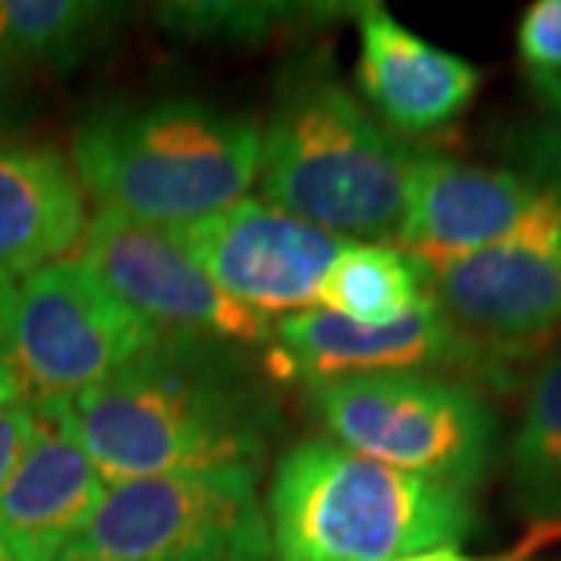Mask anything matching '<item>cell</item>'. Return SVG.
Listing matches in <instances>:
<instances>
[{
    "mask_svg": "<svg viewBox=\"0 0 561 561\" xmlns=\"http://www.w3.org/2000/svg\"><path fill=\"white\" fill-rule=\"evenodd\" d=\"M69 412L106 486L172 474L260 478L280 427L234 346L165 334Z\"/></svg>",
    "mask_w": 561,
    "mask_h": 561,
    "instance_id": "1",
    "label": "cell"
},
{
    "mask_svg": "<svg viewBox=\"0 0 561 561\" xmlns=\"http://www.w3.org/2000/svg\"><path fill=\"white\" fill-rule=\"evenodd\" d=\"M424 150L383 125L324 50L284 66L262 125L265 201L328 234L393 243Z\"/></svg>",
    "mask_w": 561,
    "mask_h": 561,
    "instance_id": "2",
    "label": "cell"
},
{
    "mask_svg": "<svg viewBox=\"0 0 561 561\" xmlns=\"http://www.w3.org/2000/svg\"><path fill=\"white\" fill-rule=\"evenodd\" d=\"M262 128L201 98L110 103L72 135V172L98 209L179 228L247 201Z\"/></svg>",
    "mask_w": 561,
    "mask_h": 561,
    "instance_id": "3",
    "label": "cell"
},
{
    "mask_svg": "<svg viewBox=\"0 0 561 561\" xmlns=\"http://www.w3.org/2000/svg\"><path fill=\"white\" fill-rule=\"evenodd\" d=\"M265 518L275 561H400L459 549L478 527L468 490L324 437L280 453Z\"/></svg>",
    "mask_w": 561,
    "mask_h": 561,
    "instance_id": "4",
    "label": "cell"
},
{
    "mask_svg": "<svg viewBox=\"0 0 561 561\" xmlns=\"http://www.w3.org/2000/svg\"><path fill=\"white\" fill-rule=\"evenodd\" d=\"M309 409L331 440L419 478L474 490L496 456L500 424L471 383L383 371L309 383Z\"/></svg>",
    "mask_w": 561,
    "mask_h": 561,
    "instance_id": "5",
    "label": "cell"
},
{
    "mask_svg": "<svg viewBox=\"0 0 561 561\" xmlns=\"http://www.w3.org/2000/svg\"><path fill=\"white\" fill-rule=\"evenodd\" d=\"M157 337L79 260L0 284V375L35 409L110 381Z\"/></svg>",
    "mask_w": 561,
    "mask_h": 561,
    "instance_id": "6",
    "label": "cell"
},
{
    "mask_svg": "<svg viewBox=\"0 0 561 561\" xmlns=\"http://www.w3.org/2000/svg\"><path fill=\"white\" fill-rule=\"evenodd\" d=\"M250 474L110 483L54 561H268L272 537Z\"/></svg>",
    "mask_w": 561,
    "mask_h": 561,
    "instance_id": "7",
    "label": "cell"
},
{
    "mask_svg": "<svg viewBox=\"0 0 561 561\" xmlns=\"http://www.w3.org/2000/svg\"><path fill=\"white\" fill-rule=\"evenodd\" d=\"M427 294L500 371L537 356L561 334V187L546 184L512 238L427 275Z\"/></svg>",
    "mask_w": 561,
    "mask_h": 561,
    "instance_id": "8",
    "label": "cell"
},
{
    "mask_svg": "<svg viewBox=\"0 0 561 561\" xmlns=\"http://www.w3.org/2000/svg\"><path fill=\"white\" fill-rule=\"evenodd\" d=\"M79 262L157 334L234 350L272 341L275 324L231 300L165 225L98 209Z\"/></svg>",
    "mask_w": 561,
    "mask_h": 561,
    "instance_id": "9",
    "label": "cell"
},
{
    "mask_svg": "<svg viewBox=\"0 0 561 561\" xmlns=\"http://www.w3.org/2000/svg\"><path fill=\"white\" fill-rule=\"evenodd\" d=\"M172 231L231 300L265 319L319 309L321 280L350 243L256 197Z\"/></svg>",
    "mask_w": 561,
    "mask_h": 561,
    "instance_id": "10",
    "label": "cell"
},
{
    "mask_svg": "<svg viewBox=\"0 0 561 561\" xmlns=\"http://www.w3.org/2000/svg\"><path fill=\"white\" fill-rule=\"evenodd\" d=\"M265 368L275 381L302 387L383 371H474L483 378L502 375L449 324L431 294L405 319L381 328L356 324L324 309L284 316L272 331Z\"/></svg>",
    "mask_w": 561,
    "mask_h": 561,
    "instance_id": "11",
    "label": "cell"
},
{
    "mask_svg": "<svg viewBox=\"0 0 561 561\" xmlns=\"http://www.w3.org/2000/svg\"><path fill=\"white\" fill-rule=\"evenodd\" d=\"M542 194L546 184L530 172L424 153L393 247L434 275L512 238Z\"/></svg>",
    "mask_w": 561,
    "mask_h": 561,
    "instance_id": "12",
    "label": "cell"
},
{
    "mask_svg": "<svg viewBox=\"0 0 561 561\" xmlns=\"http://www.w3.org/2000/svg\"><path fill=\"white\" fill-rule=\"evenodd\" d=\"M106 483L84 453L69 402L38 405L35 434L0 490L3 561H54L98 508Z\"/></svg>",
    "mask_w": 561,
    "mask_h": 561,
    "instance_id": "13",
    "label": "cell"
},
{
    "mask_svg": "<svg viewBox=\"0 0 561 561\" xmlns=\"http://www.w3.org/2000/svg\"><path fill=\"white\" fill-rule=\"evenodd\" d=\"M359 81L378 119L397 135L437 131L471 106L481 69L409 32L378 3L356 7Z\"/></svg>",
    "mask_w": 561,
    "mask_h": 561,
    "instance_id": "14",
    "label": "cell"
},
{
    "mask_svg": "<svg viewBox=\"0 0 561 561\" xmlns=\"http://www.w3.org/2000/svg\"><path fill=\"white\" fill-rule=\"evenodd\" d=\"M84 228L72 162L50 144L0 135V284L60 262Z\"/></svg>",
    "mask_w": 561,
    "mask_h": 561,
    "instance_id": "15",
    "label": "cell"
},
{
    "mask_svg": "<svg viewBox=\"0 0 561 561\" xmlns=\"http://www.w3.org/2000/svg\"><path fill=\"white\" fill-rule=\"evenodd\" d=\"M122 7L94 0H0V84L69 72L116 35Z\"/></svg>",
    "mask_w": 561,
    "mask_h": 561,
    "instance_id": "16",
    "label": "cell"
},
{
    "mask_svg": "<svg viewBox=\"0 0 561 561\" xmlns=\"http://www.w3.org/2000/svg\"><path fill=\"white\" fill-rule=\"evenodd\" d=\"M427 300V272L393 243H343L321 280L319 309L381 328Z\"/></svg>",
    "mask_w": 561,
    "mask_h": 561,
    "instance_id": "17",
    "label": "cell"
},
{
    "mask_svg": "<svg viewBox=\"0 0 561 561\" xmlns=\"http://www.w3.org/2000/svg\"><path fill=\"white\" fill-rule=\"evenodd\" d=\"M512 496L530 522L561 527V350L527 390L512 440Z\"/></svg>",
    "mask_w": 561,
    "mask_h": 561,
    "instance_id": "18",
    "label": "cell"
},
{
    "mask_svg": "<svg viewBox=\"0 0 561 561\" xmlns=\"http://www.w3.org/2000/svg\"><path fill=\"white\" fill-rule=\"evenodd\" d=\"M341 7L328 3H165L160 22L169 32L191 41H265L275 32L316 25L337 16Z\"/></svg>",
    "mask_w": 561,
    "mask_h": 561,
    "instance_id": "19",
    "label": "cell"
},
{
    "mask_svg": "<svg viewBox=\"0 0 561 561\" xmlns=\"http://www.w3.org/2000/svg\"><path fill=\"white\" fill-rule=\"evenodd\" d=\"M518 54L534 88L561 81V0H537L524 10Z\"/></svg>",
    "mask_w": 561,
    "mask_h": 561,
    "instance_id": "20",
    "label": "cell"
},
{
    "mask_svg": "<svg viewBox=\"0 0 561 561\" xmlns=\"http://www.w3.org/2000/svg\"><path fill=\"white\" fill-rule=\"evenodd\" d=\"M32 434H35V405L22 400L0 375V490L10 481Z\"/></svg>",
    "mask_w": 561,
    "mask_h": 561,
    "instance_id": "21",
    "label": "cell"
},
{
    "mask_svg": "<svg viewBox=\"0 0 561 561\" xmlns=\"http://www.w3.org/2000/svg\"><path fill=\"white\" fill-rule=\"evenodd\" d=\"M515 559H522V552L505 556V559H474V556H465L461 549H431V552L409 556V559H400V561H515Z\"/></svg>",
    "mask_w": 561,
    "mask_h": 561,
    "instance_id": "22",
    "label": "cell"
},
{
    "mask_svg": "<svg viewBox=\"0 0 561 561\" xmlns=\"http://www.w3.org/2000/svg\"><path fill=\"white\" fill-rule=\"evenodd\" d=\"M537 94H540L542 103H546L552 113H559L561 116V81H552V84H537Z\"/></svg>",
    "mask_w": 561,
    "mask_h": 561,
    "instance_id": "23",
    "label": "cell"
}]
</instances>
